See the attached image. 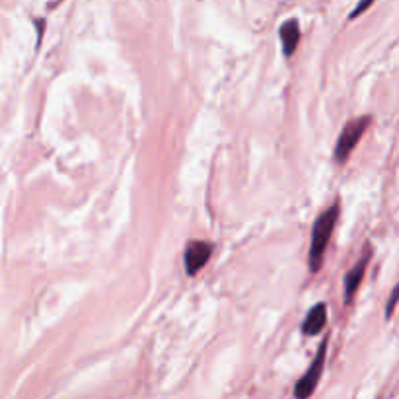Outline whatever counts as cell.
I'll return each mask as SVG.
<instances>
[{"label": "cell", "mask_w": 399, "mask_h": 399, "mask_svg": "<svg viewBox=\"0 0 399 399\" xmlns=\"http://www.w3.org/2000/svg\"><path fill=\"white\" fill-rule=\"evenodd\" d=\"M337 218H339V203H333L331 207L327 208V211H324V213L318 216V220L314 224L310 252H308V263H310L312 273H318L319 267H321V261H324V255H326L327 245L331 242L333 230H335Z\"/></svg>", "instance_id": "obj_1"}, {"label": "cell", "mask_w": 399, "mask_h": 399, "mask_svg": "<svg viewBox=\"0 0 399 399\" xmlns=\"http://www.w3.org/2000/svg\"><path fill=\"white\" fill-rule=\"evenodd\" d=\"M372 123L370 115H363V117L351 119L347 125L343 127V131L339 133L337 144H335V162L345 164L353 154V150L356 148V144L361 142L363 134L366 133V129Z\"/></svg>", "instance_id": "obj_2"}, {"label": "cell", "mask_w": 399, "mask_h": 399, "mask_svg": "<svg viewBox=\"0 0 399 399\" xmlns=\"http://www.w3.org/2000/svg\"><path fill=\"white\" fill-rule=\"evenodd\" d=\"M326 353H327V339H324V343L319 345L318 355L312 361V364L306 370L298 384L294 388V398L296 399H308L312 398V393L316 392V388L319 384V378H321V372H324V364H326Z\"/></svg>", "instance_id": "obj_3"}, {"label": "cell", "mask_w": 399, "mask_h": 399, "mask_svg": "<svg viewBox=\"0 0 399 399\" xmlns=\"http://www.w3.org/2000/svg\"><path fill=\"white\" fill-rule=\"evenodd\" d=\"M211 255H213V244L211 242H191V244L187 245L183 255L187 275L199 273L201 269L208 263Z\"/></svg>", "instance_id": "obj_4"}, {"label": "cell", "mask_w": 399, "mask_h": 399, "mask_svg": "<svg viewBox=\"0 0 399 399\" xmlns=\"http://www.w3.org/2000/svg\"><path fill=\"white\" fill-rule=\"evenodd\" d=\"M370 255L372 252L366 250L364 255L358 259V263H356L347 275H345V304H351L353 302V298H355L356 290L361 287V282H363V277L366 273V267H368V261H370Z\"/></svg>", "instance_id": "obj_5"}, {"label": "cell", "mask_w": 399, "mask_h": 399, "mask_svg": "<svg viewBox=\"0 0 399 399\" xmlns=\"http://www.w3.org/2000/svg\"><path fill=\"white\" fill-rule=\"evenodd\" d=\"M327 324V306L324 302L316 304L310 312H308V316L304 318V324H302V331L306 335H319V333L324 331V327Z\"/></svg>", "instance_id": "obj_6"}, {"label": "cell", "mask_w": 399, "mask_h": 399, "mask_svg": "<svg viewBox=\"0 0 399 399\" xmlns=\"http://www.w3.org/2000/svg\"><path fill=\"white\" fill-rule=\"evenodd\" d=\"M279 36H281V43H282V53L290 57L292 53L296 51L298 47V41H300V23L298 20H287L279 28Z\"/></svg>", "instance_id": "obj_7"}, {"label": "cell", "mask_w": 399, "mask_h": 399, "mask_svg": "<svg viewBox=\"0 0 399 399\" xmlns=\"http://www.w3.org/2000/svg\"><path fill=\"white\" fill-rule=\"evenodd\" d=\"M399 300V284L395 287V289L392 290V296H390V300H388V304H385V319L392 318L393 314V308H395V304H398Z\"/></svg>", "instance_id": "obj_8"}, {"label": "cell", "mask_w": 399, "mask_h": 399, "mask_svg": "<svg viewBox=\"0 0 399 399\" xmlns=\"http://www.w3.org/2000/svg\"><path fill=\"white\" fill-rule=\"evenodd\" d=\"M372 2H374V0H361V2H358V6H356L355 10L351 12V16H349V18H351V20L358 18V16L363 14V12H366V10H368V6L372 4Z\"/></svg>", "instance_id": "obj_9"}]
</instances>
